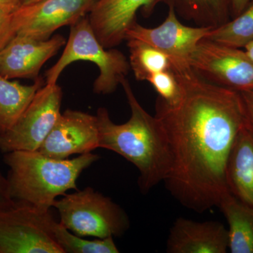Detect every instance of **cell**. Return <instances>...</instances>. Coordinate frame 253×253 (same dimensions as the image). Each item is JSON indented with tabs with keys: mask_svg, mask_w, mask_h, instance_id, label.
Returning a JSON list of instances; mask_svg holds the SVG:
<instances>
[{
	"mask_svg": "<svg viewBox=\"0 0 253 253\" xmlns=\"http://www.w3.org/2000/svg\"><path fill=\"white\" fill-rule=\"evenodd\" d=\"M161 1L164 0H95L88 19L101 44L112 49L126 39L139 9L149 16Z\"/></svg>",
	"mask_w": 253,
	"mask_h": 253,
	"instance_id": "obj_12",
	"label": "cell"
},
{
	"mask_svg": "<svg viewBox=\"0 0 253 253\" xmlns=\"http://www.w3.org/2000/svg\"><path fill=\"white\" fill-rule=\"evenodd\" d=\"M14 203L10 194L7 177H4L0 172V209L11 206Z\"/></svg>",
	"mask_w": 253,
	"mask_h": 253,
	"instance_id": "obj_25",
	"label": "cell"
},
{
	"mask_svg": "<svg viewBox=\"0 0 253 253\" xmlns=\"http://www.w3.org/2000/svg\"><path fill=\"white\" fill-rule=\"evenodd\" d=\"M206 39L239 49L253 41V0L237 16L213 28Z\"/></svg>",
	"mask_w": 253,
	"mask_h": 253,
	"instance_id": "obj_20",
	"label": "cell"
},
{
	"mask_svg": "<svg viewBox=\"0 0 253 253\" xmlns=\"http://www.w3.org/2000/svg\"><path fill=\"white\" fill-rule=\"evenodd\" d=\"M130 69L138 81H147L156 73L172 68L170 58L147 43L139 40H127Z\"/></svg>",
	"mask_w": 253,
	"mask_h": 253,
	"instance_id": "obj_18",
	"label": "cell"
},
{
	"mask_svg": "<svg viewBox=\"0 0 253 253\" xmlns=\"http://www.w3.org/2000/svg\"><path fill=\"white\" fill-rule=\"evenodd\" d=\"M174 8L199 26L218 27L229 21V0H176Z\"/></svg>",
	"mask_w": 253,
	"mask_h": 253,
	"instance_id": "obj_19",
	"label": "cell"
},
{
	"mask_svg": "<svg viewBox=\"0 0 253 253\" xmlns=\"http://www.w3.org/2000/svg\"><path fill=\"white\" fill-rule=\"evenodd\" d=\"M62 98L57 83L42 86L17 122L0 135V151H38L61 116Z\"/></svg>",
	"mask_w": 253,
	"mask_h": 253,
	"instance_id": "obj_7",
	"label": "cell"
},
{
	"mask_svg": "<svg viewBox=\"0 0 253 253\" xmlns=\"http://www.w3.org/2000/svg\"><path fill=\"white\" fill-rule=\"evenodd\" d=\"M131 110L130 118L123 124L111 121L105 108L98 109L100 148L116 153L132 163L139 171L141 192H149L165 181L171 169L167 138L161 125L139 104L126 78L121 83Z\"/></svg>",
	"mask_w": 253,
	"mask_h": 253,
	"instance_id": "obj_2",
	"label": "cell"
},
{
	"mask_svg": "<svg viewBox=\"0 0 253 253\" xmlns=\"http://www.w3.org/2000/svg\"><path fill=\"white\" fill-rule=\"evenodd\" d=\"M252 0H229L230 14L233 18L241 14Z\"/></svg>",
	"mask_w": 253,
	"mask_h": 253,
	"instance_id": "obj_26",
	"label": "cell"
},
{
	"mask_svg": "<svg viewBox=\"0 0 253 253\" xmlns=\"http://www.w3.org/2000/svg\"><path fill=\"white\" fill-rule=\"evenodd\" d=\"M229 224L228 248L232 253H253V207L230 192L224 195L219 206Z\"/></svg>",
	"mask_w": 253,
	"mask_h": 253,
	"instance_id": "obj_16",
	"label": "cell"
},
{
	"mask_svg": "<svg viewBox=\"0 0 253 253\" xmlns=\"http://www.w3.org/2000/svg\"><path fill=\"white\" fill-rule=\"evenodd\" d=\"M228 230L219 221H196L186 218L176 219L167 241L169 253H225Z\"/></svg>",
	"mask_w": 253,
	"mask_h": 253,
	"instance_id": "obj_14",
	"label": "cell"
},
{
	"mask_svg": "<svg viewBox=\"0 0 253 253\" xmlns=\"http://www.w3.org/2000/svg\"><path fill=\"white\" fill-rule=\"evenodd\" d=\"M94 1H95V0H94Z\"/></svg>",
	"mask_w": 253,
	"mask_h": 253,
	"instance_id": "obj_30",
	"label": "cell"
},
{
	"mask_svg": "<svg viewBox=\"0 0 253 253\" xmlns=\"http://www.w3.org/2000/svg\"><path fill=\"white\" fill-rule=\"evenodd\" d=\"M53 235L63 253H118L113 237L88 240L76 235L59 222L53 224Z\"/></svg>",
	"mask_w": 253,
	"mask_h": 253,
	"instance_id": "obj_21",
	"label": "cell"
},
{
	"mask_svg": "<svg viewBox=\"0 0 253 253\" xmlns=\"http://www.w3.org/2000/svg\"><path fill=\"white\" fill-rule=\"evenodd\" d=\"M147 82L158 94V97L168 105L176 104L181 99V88L172 70L156 73Z\"/></svg>",
	"mask_w": 253,
	"mask_h": 253,
	"instance_id": "obj_22",
	"label": "cell"
},
{
	"mask_svg": "<svg viewBox=\"0 0 253 253\" xmlns=\"http://www.w3.org/2000/svg\"><path fill=\"white\" fill-rule=\"evenodd\" d=\"M226 181L233 196L253 207V133L246 126L231 148L226 163Z\"/></svg>",
	"mask_w": 253,
	"mask_h": 253,
	"instance_id": "obj_15",
	"label": "cell"
},
{
	"mask_svg": "<svg viewBox=\"0 0 253 253\" xmlns=\"http://www.w3.org/2000/svg\"><path fill=\"white\" fill-rule=\"evenodd\" d=\"M40 1H41V0H21L22 5L31 4Z\"/></svg>",
	"mask_w": 253,
	"mask_h": 253,
	"instance_id": "obj_29",
	"label": "cell"
},
{
	"mask_svg": "<svg viewBox=\"0 0 253 253\" xmlns=\"http://www.w3.org/2000/svg\"><path fill=\"white\" fill-rule=\"evenodd\" d=\"M244 49L250 59L253 61V41L251 42L247 45L245 46Z\"/></svg>",
	"mask_w": 253,
	"mask_h": 253,
	"instance_id": "obj_28",
	"label": "cell"
},
{
	"mask_svg": "<svg viewBox=\"0 0 253 253\" xmlns=\"http://www.w3.org/2000/svg\"><path fill=\"white\" fill-rule=\"evenodd\" d=\"M204 80L238 91L253 88V61L246 51L204 39L188 60Z\"/></svg>",
	"mask_w": 253,
	"mask_h": 253,
	"instance_id": "obj_8",
	"label": "cell"
},
{
	"mask_svg": "<svg viewBox=\"0 0 253 253\" xmlns=\"http://www.w3.org/2000/svg\"><path fill=\"white\" fill-rule=\"evenodd\" d=\"M42 86L41 78L26 85L0 75V135L14 126Z\"/></svg>",
	"mask_w": 253,
	"mask_h": 253,
	"instance_id": "obj_17",
	"label": "cell"
},
{
	"mask_svg": "<svg viewBox=\"0 0 253 253\" xmlns=\"http://www.w3.org/2000/svg\"><path fill=\"white\" fill-rule=\"evenodd\" d=\"M53 208L59 213L60 224L81 237H119L130 226L126 211L91 187L63 195Z\"/></svg>",
	"mask_w": 253,
	"mask_h": 253,
	"instance_id": "obj_5",
	"label": "cell"
},
{
	"mask_svg": "<svg viewBox=\"0 0 253 253\" xmlns=\"http://www.w3.org/2000/svg\"><path fill=\"white\" fill-rule=\"evenodd\" d=\"M166 20L158 27L145 28L136 22L126 35V41L139 40L147 43L170 58L172 63L188 62L198 44L206 39L214 27H190L181 23L175 8L169 3Z\"/></svg>",
	"mask_w": 253,
	"mask_h": 253,
	"instance_id": "obj_11",
	"label": "cell"
},
{
	"mask_svg": "<svg viewBox=\"0 0 253 253\" xmlns=\"http://www.w3.org/2000/svg\"><path fill=\"white\" fill-rule=\"evenodd\" d=\"M94 0H41L22 5L12 14L16 35L49 40L63 26H73L89 13Z\"/></svg>",
	"mask_w": 253,
	"mask_h": 253,
	"instance_id": "obj_9",
	"label": "cell"
},
{
	"mask_svg": "<svg viewBox=\"0 0 253 253\" xmlns=\"http://www.w3.org/2000/svg\"><path fill=\"white\" fill-rule=\"evenodd\" d=\"M99 158L91 152L72 159H56L39 151L6 153L4 162L9 168L7 180L11 198L49 212L59 196L69 190H78L82 172Z\"/></svg>",
	"mask_w": 253,
	"mask_h": 253,
	"instance_id": "obj_3",
	"label": "cell"
},
{
	"mask_svg": "<svg viewBox=\"0 0 253 253\" xmlns=\"http://www.w3.org/2000/svg\"><path fill=\"white\" fill-rule=\"evenodd\" d=\"M100 148L97 116L76 110L61 113L38 151L56 159L92 152Z\"/></svg>",
	"mask_w": 253,
	"mask_h": 253,
	"instance_id": "obj_10",
	"label": "cell"
},
{
	"mask_svg": "<svg viewBox=\"0 0 253 253\" xmlns=\"http://www.w3.org/2000/svg\"><path fill=\"white\" fill-rule=\"evenodd\" d=\"M66 44V39L61 35L46 41L16 35L0 51V75L9 80L37 79L44 63Z\"/></svg>",
	"mask_w": 253,
	"mask_h": 253,
	"instance_id": "obj_13",
	"label": "cell"
},
{
	"mask_svg": "<svg viewBox=\"0 0 253 253\" xmlns=\"http://www.w3.org/2000/svg\"><path fill=\"white\" fill-rule=\"evenodd\" d=\"M171 70L181 88V99L168 105L158 97L155 117L171 156L164 182L183 206L197 212L218 207L228 192L226 167L238 134L246 126L239 91L213 84L187 63Z\"/></svg>",
	"mask_w": 253,
	"mask_h": 253,
	"instance_id": "obj_1",
	"label": "cell"
},
{
	"mask_svg": "<svg viewBox=\"0 0 253 253\" xmlns=\"http://www.w3.org/2000/svg\"><path fill=\"white\" fill-rule=\"evenodd\" d=\"M22 6L21 0H0V9L14 13Z\"/></svg>",
	"mask_w": 253,
	"mask_h": 253,
	"instance_id": "obj_27",
	"label": "cell"
},
{
	"mask_svg": "<svg viewBox=\"0 0 253 253\" xmlns=\"http://www.w3.org/2000/svg\"><path fill=\"white\" fill-rule=\"evenodd\" d=\"M239 93L244 106L246 126L253 133V88Z\"/></svg>",
	"mask_w": 253,
	"mask_h": 253,
	"instance_id": "obj_24",
	"label": "cell"
},
{
	"mask_svg": "<svg viewBox=\"0 0 253 253\" xmlns=\"http://www.w3.org/2000/svg\"><path fill=\"white\" fill-rule=\"evenodd\" d=\"M77 61H90L97 66L99 75L93 89L98 94L114 92L131 70L126 55L118 49H106L101 44L86 16L71 26L63 54L46 72V84H56L63 70Z\"/></svg>",
	"mask_w": 253,
	"mask_h": 253,
	"instance_id": "obj_4",
	"label": "cell"
},
{
	"mask_svg": "<svg viewBox=\"0 0 253 253\" xmlns=\"http://www.w3.org/2000/svg\"><path fill=\"white\" fill-rule=\"evenodd\" d=\"M54 219L15 201L0 209V253H63L53 235Z\"/></svg>",
	"mask_w": 253,
	"mask_h": 253,
	"instance_id": "obj_6",
	"label": "cell"
},
{
	"mask_svg": "<svg viewBox=\"0 0 253 253\" xmlns=\"http://www.w3.org/2000/svg\"><path fill=\"white\" fill-rule=\"evenodd\" d=\"M12 14L0 9V51L16 36Z\"/></svg>",
	"mask_w": 253,
	"mask_h": 253,
	"instance_id": "obj_23",
	"label": "cell"
}]
</instances>
